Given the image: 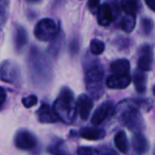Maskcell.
I'll return each instance as SVG.
<instances>
[{"mask_svg": "<svg viewBox=\"0 0 155 155\" xmlns=\"http://www.w3.org/2000/svg\"><path fill=\"white\" fill-rule=\"evenodd\" d=\"M28 68L30 80L33 85L36 87H45L50 84L53 78L52 65L47 56L35 47L31 48L30 50Z\"/></svg>", "mask_w": 155, "mask_h": 155, "instance_id": "cell-1", "label": "cell"}, {"mask_svg": "<svg viewBox=\"0 0 155 155\" xmlns=\"http://www.w3.org/2000/svg\"><path fill=\"white\" fill-rule=\"evenodd\" d=\"M77 103L74 101L73 93L68 87H63L58 98L53 103V110L61 121L64 123H71L77 115Z\"/></svg>", "mask_w": 155, "mask_h": 155, "instance_id": "cell-2", "label": "cell"}, {"mask_svg": "<svg viewBox=\"0 0 155 155\" xmlns=\"http://www.w3.org/2000/svg\"><path fill=\"white\" fill-rule=\"evenodd\" d=\"M103 67L100 64L94 65L91 68L86 71L85 74V83L88 93L95 99H99L103 93Z\"/></svg>", "mask_w": 155, "mask_h": 155, "instance_id": "cell-3", "label": "cell"}, {"mask_svg": "<svg viewBox=\"0 0 155 155\" xmlns=\"http://www.w3.org/2000/svg\"><path fill=\"white\" fill-rule=\"evenodd\" d=\"M60 30L54 20L51 18H44L36 24L34 29V35L41 41H52L58 34Z\"/></svg>", "mask_w": 155, "mask_h": 155, "instance_id": "cell-4", "label": "cell"}, {"mask_svg": "<svg viewBox=\"0 0 155 155\" xmlns=\"http://www.w3.org/2000/svg\"><path fill=\"white\" fill-rule=\"evenodd\" d=\"M120 121L124 127H127L131 131H140L144 127L141 115L137 108L133 106H130L123 110L120 116Z\"/></svg>", "mask_w": 155, "mask_h": 155, "instance_id": "cell-5", "label": "cell"}, {"mask_svg": "<svg viewBox=\"0 0 155 155\" xmlns=\"http://www.w3.org/2000/svg\"><path fill=\"white\" fill-rule=\"evenodd\" d=\"M0 72H1V80L3 82L15 85H20L21 83V74H20L19 67L12 61H3L0 67Z\"/></svg>", "mask_w": 155, "mask_h": 155, "instance_id": "cell-6", "label": "cell"}, {"mask_svg": "<svg viewBox=\"0 0 155 155\" xmlns=\"http://www.w3.org/2000/svg\"><path fill=\"white\" fill-rule=\"evenodd\" d=\"M15 146L20 150H31L36 147V138L28 130H19L15 136Z\"/></svg>", "mask_w": 155, "mask_h": 155, "instance_id": "cell-7", "label": "cell"}, {"mask_svg": "<svg viewBox=\"0 0 155 155\" xmlns=\"http://www.w3.org/2000/svg\"><path fill=\"white\" fill-rule=\"evenodd\" d=\"M152 61H153V49L152 46L150 45H144L142 46L141 50H140V55L138 58L137 67L138 70L140 71H149L152 66Z\"/></svg>", "mask_w": 155, "mask_h": 155, "instance_id": "cell-8", "label": "cell"}, {"mask_svg": "<svg viewBox=\"0 0 155 155\" xmlns=\"http://www.w3.org/2000/svg\"><path fill=\"white\" fill-rule=\"evenodd\" d=\"M131 83L129 74H113L106 79V86L112 89H123Z\"/></svg>", "mask_w": 155, "mask_h": 155, "instance_id": "cell-9", "label": "cell"}, {"mask_svg": "<svg viewBox=\"0 0 155 155\" xmlns=\"http://www.w3.org/2000/svg\"><path fill=\"white\" fill-rule=\"evenodd\" d=\"M77 106H78V112L80 114V117L82 120H86L88 118L89 114L93 108V99L89 96L80 95L77 100Z\"/></svg>", "mask_w": 155, "mask_h": 155, "instance_id": "cell-10", "label": "cell"}, {"mask_svg": "<svg viewBox=\"0 0 155 155\" xmlns=\"http://www.w3.org/2000/svg\"><path fill=\"white\" fill-rule=\"evenodd\" d=\"M113 112V104L112 102H105L101 104L97 110H95L93 117H91V122L94 125H99L107 118Z\"/></svg>", "mask_w": 155, "mask_h": 155, "instance_id": "cell-11", "label": "cell"}, {"mask_svg": "<svg viewBox=\"0 0 155 155\" xmlns=\"http://www.w3.org/2000/svg\"><path fill=\"white\" fill-rule=\"evenodd\" d=\"M37 118L43 123H54L58 120H60L53 108H51L46 103H44L37 110Z\"/></svg>", "mask_w": 155, "mask_h": 155, "instance_id": "cell-12", "label": "cell"}, {"mask_svg": "<svg viewBox=\"0 0 155 155\" xmlns=\"http://www.w3.org/2000/svg\"><path fill=\"white\" fill-rule=\"evenodd\" d=\"M13 41L16 51H21L25 46L27 45V43H28V34H27V31L24 29V27L19 26V25L15 26Z\"/></svg>", "mask_w": 155, "mask_h": 155, "instance_id": "cell-13", "label": "cell"}, {"mask_svg": "<svg viewBox=\"0 0 155 155\" xmlns=\"http://www.w3.org/2000/svg\"><path fill=\"white\" fill-rule=\"evenodd\" d=\"M80 136L87 140H100L105 137V131L97 127H83L79 132Z\"/></svg>", "mask_w": 155, "mask_h": 155, "instance_id": "cell-14", "label": "cell"}, {"mask_svg": "<svg viewBox=\"0 0 155 155\" xmlns=\"http://www.w3.org/2000/svg\"><path fill=\"white\" fill-rule=\"evenodd\" d=\"M97 19H98V24L100 26L106 27L112 22L113 20V11L112 8L110 7V5L107 3H104L100 7L99 11L97 14Z\"/></svg>", "mask_w": 155, "mask_h": 155, "instance_id": "cell-15", "label": "cell"}, {"mask_svg": "<svg viewBox=\"0 0 155 155\" xmlns=\"http://www.w3.org/2000/svg\"><path fill=\"white\" fill-rule=\"evenodd\" d=\"M132 144H133V148L138 154H143V153L148 152L149 150V141L144 135L140 133H136L135 135L132 138Z\"/></svg>", "mask_w": 155, "mask_h": 155, "instance_id": "cell-16", "label": "cell"}, {"mask_svg": "<svg viewBox=\"0 0 155 155\" xmlns=\"http://www.w3.org/2000/svg\"><path fill=\"white\" fill-rule=\"evenodd\" d=\"M110 70L114 74H129L130 62L125 58L115 61L110 64Z\"/></svg>", "mask_w": 155, "mask_h": 155, "instance_id": "cell-17", "label": "cell"}, {"mask_svg": "<svg viewBox=\"0 0 155 155\" xmlns=\"http://www.w3.org/2000/svg\"><path fill=\"white\" fill-rule=\"evenodd\" d=\"M115 146L121 153H127L129 150V141L124 131H119L115 136Z\"/></svg>", "mask_w": 155, "mask_h": 155, "instance_id": "cell-18", "label": "cell"}, {"mask_svg": "<svg viewBox=\"0 0 155 155\" xmlns=\"http://www.w3.org/2000/svg\"><path fill=\"white\" fill-rule=\"evenodd\" d=\"M134 84H135L136 91L139 94L146 91L147 88V75L143 71H136L134 73Z\"/></svg>", "mask_w": 155, "mask_h": 155, "instance_id": "cell-19", "label": "cell"}, {"mask_svg": "<svg viewBox=\"0 0 155 155\" xmlns=\"http://www.w3.org/2000/svg\"><path fill=\"white\" fill-rule=\"evenodd\" d=\"M120 7L127 15H135L138 11L136 0H121Z\"/></svg>", "mask_w": 155, "mask_h": 155, "instance_id": "cell-20", "label": "cell"}, {"mask_svg": "<svg viewBox=\"0 0 155 155\" xmlns=\"http://www.w3.org/2000/svg\"><path fill=\"white\" fill-rule=\"evenodd\" d=\"M135 15H127L124 16V17L121 19L120 21V27L124 32L127 33H130L134 30L135 28Z\"/></svg>", "mask_w": 155, "mask_h": 155, "instance_id": "cell-21", "label": "cell"}, {"mask_svg": "<svg viewBox=\"0 0 155 155\" xmlns=\"http://www.w3.org/2000/svg\"><path fill=\"white\" fill-rule=\"evenodd\" d=\"M63 41H64V35H63L62 32H61V34H60V32H58V34L51 41L52 44L50 45V47H49L50 53H52L53 55H56V54L60 52L61 48H62Z\"/></svg>", "mask_w": 155, "mask_h": 155, "instance_id": "cell-22", "label": "cell"}, {"mask_svg": "<svg viewBox=\"0 0 155 155\" xmlns=\"http://www.w3.org/2000/svg\"><path fill=\"white\" fill-rule=\"evenodd\" d=\"M48 151H49L52 155H70L68 151L65 149L64 142L61 141V140L55 142V143H52L51 146L49 147Z\"/></svg>", "mask_w": 155, "mask_h": 155, "instance_id": "cell-23", "label": "cell"}, {"mask_svg": "<svg viewBox=\"0 0 155 155\" xmlns=\"http://www.w3.org/2000/svg\"><path fill=\"white\" fill-rule=\"evenodd\" d=\"M89 48H91V53L95 54V55H99V54H101L104 51L105 45H104V43L102 41L96 38L91 41V47Z\"/></svg>", "mask_w": 155, "mask_h": 155, "instance_id": "cell-24", "label": "cell"}, {"mask_svg": "<svg viewBox=\"0 0 155 155\" xmlns=\"http://www.w3.org/2000/svg\"><path fill=\"white\" fill-rule=\"evenodd\" d=\"M141 30L144 34L149 35L153 30V21L148 17H143L141 19Z\"/></svg>", "mask_w": 155, "mask_h": 155, "instance_id": "cell-25", "label": "cell"}, {"mask_svg": "<svg viewBox=\"0 0 155 155\" xmlns=\"http://www.w3.org/2000/svg\"><path fill=\"white\" fill-rule=\"evenodd\" d=\"M78 155H100V152L89 147H81L78 149Z\"/></svg>", "mask_w": 155, "mask_h": 155, "instance_id": "cell-26", "label": "cell"}, {"mask_svg": "<svg viewBox=\"0 0 155 155\" xmlns=\"http://www.w3.org/2000/svg\"><path fill=\"white\" fill-rule=\"evenodd\" d=\"M36 103H37V97L34 95L28 96V97L22 99V104H24V106H26L27 108L32 107V106H34Z\"/></svg>", "mask_w": 155, "mask_h": 155, "instance_id": "cell-27", "label": "cell"}, {"mask_svg": "<svg viewBox=\"0 0 155 155\" xmlns=\"http://www.w3.org/2000/svg\"><path fill=\"white\" fill-rule=\"evenodd\" d=\"M100 155H118V153L115 150H113L110 147H102L101 150H100Z\"/></svg>", "mask_w": 155, "mask_h": 155, "instance_id": "cell-28", "label": "cell"}, {"mask_svg": "<svg viewBox=\"0 0 155 155\" xmlns=\"http://www.w3.org/2000/svg\"><path fill=\"white\" fill-rule=\"evenodd\" d=\"M99 2H100V0H89L88 1V7L91 10H96L97 9V7L99 5Z\"/></svg>", "mask_w": 155, "mask_h": 155, "instance_id": "cell-29", "label": "cell"}, {"mask_svg": "<svg viewBox=\"0 0 155 155\" xmlns=\"http://www.w3.org/2000/svg\"><path fill=\"white\" fill-rule=\"evenodd\" d=\"M78 48H79V44L77 43V41H73L72 43H71V53H75V52H78Z\"/></svg>", "mask_w": 155, "mask_h": 155, "instance_id": "cell-30", "label": "cell"}, {"mask_svg": "<svg viewBox=\"0 0 155 155\" xmlns=\"http://www.w3.org/2000/svg\"><path fill=\"white\" fill-rule=\"evenodd\" d=\"M149 8H150L152 11L155 12V0H144Z\"/></svg>", "mask_w": 155, "mask_h": 155, "instance_id": "cell-31", "label": "cell"}, {"mask_svg": "<svg viewBox=\"0 0 155 155\" xmlns=\"http://www.w3.org/2000/svg\"><path fill=\"white\" fill-rule=\"evenodd\" d=\"M5 91L2 87V88H1V105L5 103Z\"/></svg>", "mask_w": 155, "mask_h": 155, "instance_id": "cell-32", "label": "cell"}, {"mask_svg": "<svg viewBox=\"0 0 155 155\" xmlns=\"http://www.w3.org/2000/svg\"><path fill=\"white\" fill-rule=\"evenodd\" d=\"M28 2H31V3H34V2H38V1H41V0H27Z\"/></svg>", "mask_w": 155, "mask_h": 155, "instance_id": "cell-33", "label": "cell"}, {"mask_svg": "<svg viewBox=\"0 0 155 155\" xmlns=\"http://www.w3.org/2000/svg\"><path fill=\"white\" fill-rule=\"evenodd\" d=\"M153 93H154V95H155V86L153 87Z\"/></svg>", "mask_w": 155, "mask_h": 155, "instance_id": "cell-34", "label": "cell"}, {"mask_svg": "<svg viewBox=\"0 0 155 155\" xmlns=\"http://www.w3.org/2000/svg\"><path fill=\"white\" fill-rule=\"evenodd\" d=\"M154 155H155V151H154Z\"/></svg>", "mask_w": 155, "mask_h": 155, "instance_id": "cell-35", "label": "cell"}]
</instances>
